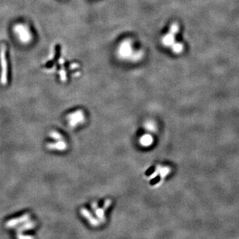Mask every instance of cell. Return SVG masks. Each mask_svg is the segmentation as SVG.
<instances>
[{
    "instance_id": "obj_1",
    "label": "cell",
    "mask_w": 239,
    "mask_h": 239,
    "mask_svg": "<svg viewBox=\"0 0 239 239\" xmlns=\"http://www.w3.org/2000/svg\"><path fill=\"white\" fill-rule=\"evenodd\" d=\"M50 136L55 140V142L48 144L47 145L48 148L59 151H63L67 150L68 147L67 143L61 133L57 131H53L50 133Z\"/></svg>"
},
{
    "instance_id": "obj_2",
    "label": "cell",
    "mask_w": 239,
    "mask_h": 239,
    "mask_svg": "<svg viewBox=\"0 0 239 239\" xmlns=\"http://www.w3.org/2000/svg\"><path fill=\"white\" fill-rule=\"evenodd\" d=\"M85 118L84 112L81 110H78L67 115V120L70 127L77 128L84 123Z\"/></svg>"
},
{
    "instance_id": "obj_3",
    "label": "cell",
    "mask_w": 239,
    "mask_h": 239,
    "mask_svg": "<svg viewBox=\"0 0 239 239\" xmlns=\"http://www.w3.org/2000/svg\"><path fill=\"white\" fill-rule=\"evenodd\" d=\"M6 50L7 48L5 45H2L0 49V61L2 65L1 79L0 81L3 85L8 83V62L6 58Z\"/></svg>"
},
{
    "instance_id": "obj_4",
    "label": "cell",
    "mask_w": 239,
    "mask_h": 239,
    "mask_svg": "<svg viewBox=\"0 0 239 239\" xmlns=\"http://www.w3.org/2000/svg\"><path fill=\"white\" fill-rule=\"evenodd\" d=\"M110 201H107L103 207H99L96 203H94L92 204V209L93 211V213H94V215H96V219L99 221L100 225L102 222H104L106 221V209L110 204Z\"/></svg>"
},
{
    "instance_id": "obj_5",
    "label": "cell",
    "mask_w": 239,
    "mask_h": 239,
    "mask_svg": "<svg viewBox=\"0 0 239 239\" xmlns=\"http://www.w3.org/2000/svg\"><path fill=\"white\" fill-rule=\"evenodd\" d=\"M170 169L167 166H161L158 165L155 168V171L150 175V179L156 178L157 176H159L161 179H164L170 172Z\"/></svg>"
},
{
    "instance_id": "obj_6",
    "label": "cell",
    "mask_w": 239,
    "mask_h": 239,
    "mask_svg": "<svg viewBox=\"0 0 239 239\" xmlns=\"http://www.w3.org/2000/svg\"><path fill=\"white\" fill-rule=\"evenodd\" d=\"M132 47L130 43L128 41H124L120 46L119 48V55L121 57L127 58L132 55Z\"/></svg>"
},
{
    "instance_id": "obj_7",
    "label": "cell",
    "mask_w": 239,
    "mask_h": 239,
    "mask_svg": "<svg viewBox=\"0 0 239 239\" xmlns=\"http://www.w3.org/2000/svg\"><path fill=\"white\" fill-rule=\"evenodd\" d=\"M154 140L153 136L150 134V133L148 132L147 134L142 135V136L140 138L139 143L142 147L148 148L152 145V144L154 143Z\"/></svg>"
},
{
    "instance_id": "obj_8",
    "label": "cell",
    "mask_w": 239,
    "mask_h": 239,
    "mask_svg": "<svg viewBox=\"0 0 239 239\" xmlns=\"http://www.w3.org/2000/svg\"><path fill=\"white\" fill-rule=\"evenodd\" d=\"M173 33L170 32L169 33L166 35L165 37H164L162 39L163 44L165 46H172L175 43V37Z\"/></svg>"
},
{
    "instance_id": "obj_9",
    "label": "cell",
    "mask_w": 239,
    "mask_h": 239,
    "mask_svg": "<svg viewBox=\"0 0 239 239\" xmlns=\"http://www.w3.org/2000/svg\"><path fill=\"white\" fill-rule=\"evenodd\" d=\"M144 128L148 133H154L156 131V124L153 120H148L144 123Z\"/></svg>"
},
{
    "instance_id": "obj_10",
    "label": "cell",
    "mask_w": 239,
    "mask_h": 239,
    "mask_svg": "<svg viewBox=\"0 0 239 239\" xmlns=\"http://www.w3.org/2000/svg\"><path fill=\"white\" fill-rule=\"evenodd\" d=\"M172 49L173 51V52L175 53H179L182 52V51L183 50V45L181 44V43H174L172 45Z\"/></svg>"
},
{
    "instance_id": "obj_11",
    "label": "cell",
    "mask_w": 239,
    "mask_h": 239,
    "mask_svg": "<svg viewBox=\"0 0 239 239\" xmlns=\"http://www.w3.org/2000/svg\"><path fill=\"white\" fill-rule=\"evenodd\" d=\"M178 30H179V26L177 24L174 23L171 25V29H170V32L173 33V34H175L177 33Z\"/></svg>"
}]
</instances>
